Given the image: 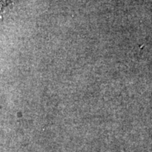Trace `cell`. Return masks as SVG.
<instances>
[]
</instances>
